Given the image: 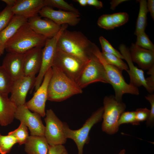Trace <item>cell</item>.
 Masks as SVG:
<instances>
[{"label":"cell","mask_w":154,"mask_h":154,"mask_svg":"<svg viewBox=\"0 0 154 154\" xmlns=\"http://www.w3.org/2000/svg\"><path fill=\"white\" fill-rule=\"evenodd\" d=\"M45 6L44 0H17L11 9L14 15L28 19L38 15Z\"/></svg>","instance_id":"ac0fdd59"},{"label":"cell","mask_w":154,"mask_h":154,"mask_svg":"<svg viewBox=\"0 0 154 154\" xmlns=\"http://www.w3.org/2000/svg\"><path fill=\"white\" fill-rule=\"evenodd\" d=\"M5 49V44L0 41V56L3 53Z\"/></svg>","instance_id":"f6af8a7d"},{"label":"cell","mask_w":154,"mask_h":154,"mask_svg":"<svg viewBox=\"0 0 154 154\" xmlns=\"http://www.w3.org/2000/svg\"><path fill=\"white\" fill-rule=\"evenodd\" d=\"M7 4V5L13 7L16 3L17 0H2Z\"/></svg>","instance_id":"7bdbcfd3"},{"label":"cell","mask_w":154,"mask_h":154,"mask_svg":"<svg viewBox=\"0 0 154 154\" xmlns=\"http://www.w3.org/2000/svg\"><path fill=\"white\" fill-rule=\"evenodd\" d=\"M41 117L37 113L31 112L25 104L17 107L14 116L28 127L31 135L44 136L45 126Z\"/></svg>","instance_id":"8fae6325"},{"label":"cell","mask_w":154,"mask_h":154,"mask_svg":"<svg viewBox=\"0 0 154 154\" xmlns=\"http://www.w3.org/2000/svg\"><path fill=\"white\" fill-rule=\"evenodd\" d=\"M92 52L102 64L109 84L112 86L115 93V98L117 101H122V96L125 94L137 95L139 92L138 88L134 87L125 81L122 71L116 67L108 64L102 56L101 52L95 44Z\"/></svg>","instance_id":"277c9868"},{"label":"cell","mask_w":154,"mask_h":154,"mask_svg":"<svg viewBox=\"0 0 154 154\" xmlns=\"http://www.w3.org/2000/svg\"><path fill=\"white\" fill-rule=\"evenodd\" d=\"M68 25H61V28L54 37L47 38L45 45L42 49V61L41 67L38 74L36 77L33 87L36 91L41 85L47 71L52 67L57 50V45L58 39L63 31L66 29Z\"/></svg>","instance_id":"ba28073f"},{"label":"cell","mask_w":154,"mask_h":154,"mask_svg":"<svg viewBox=\"0 0 154 154\" xmlns=\"http://www.w3.org/2000/svg\"><path fill=\"white\" fill-rule=\"evenodd\" d=\"M52 72L51 67L46 73L41 85L33 97L25 104L30 110L37 113L43 117L46 115L45 108L47 100L48 87Z\"/></svg>","instance_id":"7c38bea8"},{"label":"cell","mask_w":154,"mask_h":154,"mask_svg":"<svg viewBox=\"0 0 154 154\" xmlns=\"http://www.w3.org/2000/svg\"><path fill=\"white\" fill-rule=\"evenodd\" d=\"M38 13L41 17L49 19L60 25L67 24L75 26L79 23L81 19L80 14L61 10H55L47 6L42 8Z\"/></svg>","instance_id":"4fadbf2b"},{"label":"cell","mask_w":154,"mask_h":154,"mask_svg":"<svg viewBox=\"0 0 154 154\" xmlns=\"http://www.w3.org/2000/svg\"><path fill=\"white\" fill-rule=\"evenodd\" d=\"M25 145L27 154H48L49 145L44 136L30 135Z\"/></svg>","instance_id":"7402d4cb"},{"label":"cell","mask_w":154,"mask_h":154,"mask_svg":"<svg viewBox=\"0 0 154 154\" xmlns=\"http://www.w3.org/2000/svg\"><path fill=\"white\" fill-rule=\"evenodd\" d=\"M131 123L133 125L139 124L136 118L135 111L124 112L121 115L118 122V125L124 123Z\"/></svg>","instance_id":"1f68e13d"},{"label":"cell","mask_w":154,"mask_h":154,"mask_svg":"<svg viewBox=\"0 0 154 154\" xmlns=\"http://www.w3.org/2000/svg\"><path fill=\"white\" fill-rule=\"evenodd\" d=\"M135 112L136 119L139 123L140 122L147 121L149 116L150 110L145 108L137 109Z\"/></svg>","instance_id":"8d00e7d4"},{"label":"cell","mask_w":154,"mask_h":154,"mask_svg":"<svg viewBox=\"0 0 154 154\" xmlns=\"http://www.w3.org/2000/svg\"><path fill=\"white\" fill-rule=\"evenodd\" d=\"M103 104L102 130L108 134L112 135L118 131V121L125 111L126 105L122 101H117L113 96H106Z\"/></svg>","instance_id":"8992f818"},{"label":"cell","mask_w":154,"mask_h":154,"mask_svg":"<svg viewBox=\"0 0 154 154\" xmlns=\"http://www.w3.org/2000/svg\"><path fill=\"white\" fill-rule=\"evenodd\" d=\"M145 98L149 102L151 106L150 114L146 124L148 126H153L154 122V94H150L145 96Z\"/></svg>","instance_id":"d590c367"},{"label":"cell","mask_w":154,"mask_h":154,"mask_svg":"<svg viewBox=\"0 0 154 154\" xmlns=\"http://www.w3.org/2000/svg\"><path fill=\"white\" fill-rule=\"evenodd\" d=\"M87 5L94 7L97 9H100L103 7L102 2L98 0H87Z\"/></svg>","instance_id":"60d3db41"},{"label":"cell","mask_w":154,"mask_h":154,"mask_svg":"<svg viewBox=\"0 0 154 154\" xmlns=\"http://www.w3.org/2000/svg\"><path fill=\"white\" fill-rule=\"evenodd\" d=\"M52 68V74L47 89L48 100L61 102L82 93V89L76 83L60 69L54 66Z\"/></svg>","instance_id":"7a4b0ae2"},{"label":"cell","mask_w":154,"mask_h":154,"mask_svg":"<svg viewBox=\"0 0 154 154\" xmlns=\"http://www.w3.org/2000/svg\"><path fill=\"white\" fill-rule=\"evenodd\" d=\"M138 1L139 3V8L134 33L135 35L145 31L147 24V14L148 12L147 1L145 0Z\"/></svg>","instance_id":"cb8c5ba5"},{"label":"cell","mask_w":154,"mask_h":154,"mask_svg":"<svg viewBox=\"0 0 154 154\" xmlns=\"http://www.w3.org/2000/svg\"><path fill=\"white\" fill-rule=\"evenodd\" d=\"M119 49L128 65L129 70L126 71L129 76V84L137 88L143 86L150 93L146 83L144 72L142 69L138 68L134 65L131 59L129 49L123 44L120 45Z\"/></svg>","instance_id":"9a60e30c"},{"label":"cell","mask_w":154,"mask_h":154,"mask_svg":"<svg viewBox=\"0 0 154 154\" xmlns=\"http://www.w3.org/2000/svg\"><path fill=\"white\" fill-rule=\"evenodd\" d=\"M35 76H24L13 81L9 98L17 107L26 103V98L29 90L34 86Z\"/></svg>","instance_id":"5bb4252c"},{"label":"cell","mask_w":154,"mask_h":154,"mask_svg":"<svg viewBox=\"0 0 154 154\" xmlns=\"http://www.w3.org/2000/svg\"><path fill=\"white\" fill-rule=\"evenodd\" d=\"M115 27H119L126 23L129 15L126 12H119L111 14Z\"/></svg>","instance_id":"e575fe53"},{"label":"cell","mask_w":154,"mask_h":154,"mask_svg":"<svg viewBox=\"0 0 154 154\" xmlns=\"http://www.w3.org/2000/svg\"><path fill=\"white\" fill-rule=\"evenodd\" d=\"M147 73L150 76L146 78V83L150 90V94H152L154 90V66L148 70Z\"/></svg>","instance_id":"f35d334b"},{"label":"cell","mask_w":154,"mask_h":154,"mask_svg":"<svg viewBox=\"0 0 154 154\" xmlns=\"http://www.w3.org/2000/svg\"><path fill=\"white\" fill-rule=\"evenodd\" d=\"M46 39L34 32L27 22L5 43V50L8 52L24 54L33 48L44 47Z\"/></svg>","instance_id":"3957f363"},{"label":"cell","mask_w":154,"mask_h":154,"mask_svg":"<svg viewBox=\"0 0 154 154\" xmlns=\"http://www.w3.org/2000/svg\"><path fill=\"white\" fill-rule=\"evenodd\" d=\"M102 56L108 64L115 66L121 71L129 70L127 65L121 58L116 56L110 53L101 52Z\"/></svg>","instance_id":"4316f807"},{"label":"cell","mask_w":154,"mask_h":154,"mask_svg":"<svg viewBox=\"0 0 154 154\" xmlns=\"http://www.w3.org/2000/svg\"><path fill=\"white\" fill-rule=\"evenodd\" d=\"M41 17L37 15L28 19L27 23L31 28L37 34L47 38L56 35L60 30L61 25L49 19H42Z\"/></svg>","instance_id":"2e32d148"},{"label":"cell","mask_w":154,"mask_h":154,"mask_svg":"<svg viewBox=\"0 0 154 154\" xmlns=\"http://www.w3.org/2000/svg\"><path fill=\"white\" fill-rule=\"evenodd\" d=\"M8 134L15 137L17 140L18 143L20 145L25 144L29 136L27 127L21 122L17 129L9 132Z\"/></svg>","instance_id":"f1b7e54d"},{"label":"cell","mask_w":154,"mask_h":154,"mask_svg":"<svg viewBox=\"0 0 154 154\" xmlns=\"http://www.w3.org/2000/svg\"><path fill=\"white\" fill-rule=\"evenodd\" d=\"M136 45L142 48L154 51V45L150 40L145 31L140 32L136 35Z\"/></svg>","instance_id":"f546056e"},{"label":"cell","mask_w":154,"mask_h":154,"mask_svg":"<svg viewBox=\"0 0 154 154\" xmlns=\"http://www.w3.org/2000/svg\"><path fill=\"white\" fill-rule=\"evenodd\" d=\"M24 54L8 52L3 60L2 66L13 81L25 76Z\"/></svg>","instance_id":"e0dca14e"},{"label":"cell","mask_w":154,"mask_h":154,"mask_svg":"<svg viewBox=\"0 0 154 154\" xmlns=\"http://www.w3.org/2000/svg\"><path fill=\"white\" fill-rule=\"evenodd\" d=\"M97 24L100 27L107 30L112 29L115 27L111 14H104L98 19Z\"/></svg>","instance_id":"836d02e7"},{"label":"cell","mask_w":154,"mask_h":154,"mask_svg":"<svg viewBox=\"0 0 154 154\" xmlns=\"http://www.w3.org/2000/svg\"><path fill=\"white\" fill-rule=\"evenodd\" d=\"M127 1L126 0H112L110 3V9L114 10L116 7L119 4L121 3Z\"/></svg>","instance_id":"b9f144b4"},{"label":"cell","mask_w":154,"mask_h":154,"mask_svg":"<svg viewBox=\"0 0 154 154\" xmlns=\"http://www.w3.org/2000/svg\"><path fill=\"white\" fill-rule=\"evenodd\" d=\"M28 19L14 15L6 27L0 33V41L5 43L27 22Z\"/></svg>","instance_id":"603a6c76"},{"label":"cell","mask_w":154,"mask_h":154,"mask_svg":"<svg viewBox=\"0 0 154 154\" xmlns=\"http://www.w3.org/2000/svg\"><path fill=\"white\" fill-rule=\"evenodd\" d=\"M129 49L133 62L143 70H149L154 66V51L132 43Z\"/></svg>","instance_id":"ffe728a7"},{"label":"cell","mask_w":154,"mask_h":154,"mask_svg":"<svg viewBox=\"0 0 154 154\" xmlns=\"http://www.w3.org/2000/svg\"><path fill=\"white\" fill-rule=\"evenodd\" d=\"M17 107L8 96L0 94V125L6 126L13 121Z\"/></svg>","instance_id":"44dd1931"},{"label":"cell","mask_w":154,"mask_h":154,"mask_svg":"<svg viewBox=\"0 0 154 154\" xmlns=\"http://www.w3.org/2000/svg\"><path fill=\"white\" fill-rule=\"evenodd\" d=\"M42 48L35 47L24 54L23 70L25 76H35L40 69Z\"/></svg>","instance_id":"d6986e66"},{"label":"cell","mask_w":154,"mask_h":154,"mask_svg":"<svg viewBox=\"0 0 154 154\" xmlns=\"http://www.w3.org/2000/svg\"><path fill=\"white\" fill-rule=\"evenodd\" d=\"M13 82L3 67L0 66V94L8 96Z\"/></svg>","instance_id":"d4e9b609"},{"label":"cell","mask_w":154,"mask_h":154,"mask_svg":"<svg viewBox=\"0 0 154 154\" xmlns=\"http://www.w3.org/2000/svg\"><path fill=\"white\" fill-rule=\"evenodd\" d=\"M18 141L13 136L8 134L3 135L0 133V153L7 154L9 153L13 146Z\"/></svg>","instance_id":"484cf974"},{"label":"cell","mask_w":154,"mask_h":154,"mask_svg":"<svg viewBox=\"0 0 154 154\" xmlns=\"http://www.w3.org/2000/svg\"><path fill=\"white\" fill-rule=\"evenodd\" d=\"M104 110L103 107H101L94 112L82 126L78 129L72 130L69 128L66 123L63 122L65 136L66 139H71L75 142L78 149V154H83L84 146L89 141V135L90 131L95 124L102 120Z\"/></svg>","instance_id":"5b68a950"},{"label":"cell","mask_w":154,"mask_h":154,"mask_svg":"<svg viewBox=\"0 0 154 154\" xmlns=\"http://www.w3.org/2000/svg\"><path fill=\"white\" fill-rule=\"evenodd\" d=\"M46 6L59 8L63 11L80 14L78 10L64 0H44Z\"/></svg>","instance_id":"83f0119b"},{"label":"cell","mask_w":154,"mask_h":154,"mask_svg":"<svg viewBox=\"0 0 154 154\" xmlns=\"http://www.w3.org/2000/svg\"><path fill=\"white\" fill-rule=\"evenodd\" d=\"M98 82L109 84L102 64L93 54L86 62L76 82L82 89L91 84Z\"/></svg>","instance_id":"52a82bcc"},{"label":"cell","mask_w":154,"mask_h":154,"mask_svg":"<svg viewBox=\"0 0 154 154\" xmlns=\"http://www.w3.org/2000/svg\"><path fill=\"white\" fill-rule=\"evenodd\" d=\"M74 1L77 2L81 6H85L87 5V0H76Z\"/></svg>","instance_id":"ee69618b"},{"label":"cell","mask_w":154,"mask_h":154,"mask_svg":"<svg viewBox=\"0 0 154 154\" xmlns=\"http://www.w3.org/2000/svg\"><path fill=\"white\" fill-rule=\"evenodd\" d=\"M12 7L7 5L0 12V33L6 27L14 15Z\"/></svg>","instance_id":"4dcf8cb0"},{"label":"cell","mask_w":154,"mask_h":154,"mask_svg":"<svg viewBox=\"0 0 154 154\" xmlns=\"http://www.w3.org/2000/svg\"><path fill=\"white\" fill-rule=\"evenodd\" d=\"M125 150L124 149H123L120 151L118 154H125Z\"/></svg>","instance_id":"bcb514c9"},{"label":"cell","mask_w":154,"mask_h":154,"mask_svg":"<svg viewBox=\"0 0 154 154\" xmlns=\"http://www.w3.org/2000/svg\"><path fill=\"white\" fill-rule=\"evenodd\" d=\"M94 44L81 32L66 29L58 39L57 48L87 62L93 54Z\"/></svg>","instance_id":"6da1fadb"},{"label":"cell","mask_w":154,"mask_h":154,"mask_svg":"<svg viewBox=\"0 0 154 154\" xmlns=\"http://www.w3.org/2000/svg\"><path fill=\"white\" fill-rule=\"evenodd\" d=\"M44 136L49 145H63L67 139L63 130V122L56 116L51 109L46 112Z\"/></svg>","instance_id":"30bf717a"},{"label":"cell","mask_w":154,"mask_h":154,"mask_svg":"<svg viewBox=\"0 0 154 154\" xmlns=\"http://www.w3.org/2000/svg\"><path fill=\"white\" fill-rule=\"evenodd\" d=\"M102 49V52L113 54L121 59H124L121 54L115 49L110 42L102 36H100L99 38Z\"/></svg>","instance_id":"d6a6232c"},{"label":"cell","mask_w":154,"mask_h":154,"mask_svg":"<svg viewBox=\"0 0 154 154\" xmlns=\"http://www.w3.org/2000/svg\"><path fill=\"white\" fill-rule=\"evenodd\" d=\"M48 154H68L63 145H49Z\"/></svg>","instance_id":"74e56055"},{"label":"cell","mask_w":154,"mask_h":154,"mask_svg":"<svg viewBox=\"0 0 154 154\" xmlns=\"http://www.w3.org/2000/svg\"><path fill=\"white\" fill-rule=\"evenodd\" d=\"M86 62L57 48L53 66L60 69L76 82Z\"/></svg>","instance_id":"9c48e42d"},{"label":"cell","mask_w":154,"mask_h":154,"mask_svg":"<svg viewBox=\"0 0 154 154\" xmlns=\"http://www.w3.org/2000/svg\"><path fill=\"white\" fill-rule=\"evenodd\" d=\"M147 7L148 12H149L151 16L154 19V0H148L147 2Z\"/></svg>","instance_id":"ab89813d"}]
</instances>
